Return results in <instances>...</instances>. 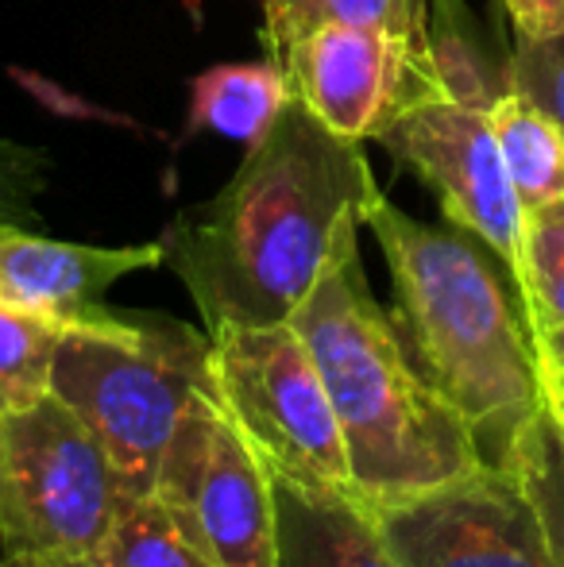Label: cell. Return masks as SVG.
Here are the masks:
<instances>
[{
    "instance_id": "obj_16",
    "label": "cell",
    "mask_w": 564,
    "mask_h": 567,
    "mask_svg": "<svg viewBox=\"0 0 564 567\" xmlns=\"http://www.w3.org/2000/svg\"><path fill=\"white\" fill-rule=\"evenodd\" d=\"M93 567H221L205 556L155 494L124 498L109 537L90 556Z\"/></svg>"
},
{
    "instance_id": "obj_23",
    "label": "cell",
    "mask_w": 564,
    "mask_h": 567,
    "mask_svg": "<svg viewBox=\"0 0 564 567\" xmlns=\"http://www.w3.org/2000/svg\"><path fill=\"white\" fill-rule=\"evenodd\" d=\"M542 398H545L550 413L561 421V429H564V371H561V367L542 363Z\"/></svg>"
},
{
    "instance_id": "obj_9",
    "label": "cell",
    "mask_w": 564,
    "mask_h": 567,
    "mask_svg": "<svg viewBox=\"0 0 564 567\" xmlns=\"http://www.w3.org/2000/svg\"><path fill=\"white\" fill-rule=\"evenodd\" d=\"M371 517L402 567H557L526 491L499 463Z\"/></svg>"
},
{
    "instance_id": "obj_19",
    "label": "cell",
    "mask_w": 564,
    "mask_h": 567,
    "mask_svg": "<svg viewBox=\"0 0 564 567\" xmlns=\"http://www.w3.org/2000/svg\"><path fill=\"white\" fill-rule=\"evenodd\" d=\"M519 301L534 332L564 324V202L526 209Z\"/></svg>"
},
{
    "instance_id": "obj_22",
    "label": "cell",
    "mask_w": 564,
    "mask_h": 567,
    "mask_svg": "<svg viewBox=\"0 0 564 567\" xmlns=\"http://www.w3.org/2000/svg\"><path fill=\"white\" fill-rule=\"evenodd\" d=\"M519 39H550L564 31V0H503Z\"/></svg>"
},
{
    "instance_id": "obj_2",
    "label": "cell",
    "mask_w": 564,
    "mask_h": 567,
    "mask_svg": "<svg viewBox=\"0 0 564 567\" xmlns=\"http://www.w3.org/2000/svg\"><path fill=\"white\" fill-rule=\"evenodd\" d=\"M368 228L394 290V329L422 379L468 421L483 460L506 467L542 410V355L499 259L460 228H433L379 197Z\"/></svg>"
},
{
    "instance_id": "obj_24",
    "label": "cell",
    "mask_w": 564,
    "mask_h": 567,
    "mask_svg": "<svg viewBox=\"0 0 564 567\" xmlns=\"http://www.w3.org/2000/svg\"><path fill=\"white\" fill-rule=\"evenodd\" d=\"M534 340H537V355H542V363L561 367V371H564V324H561V329L534 332Z\"/></svg>"
},
{
    "instance_id": "obj_8",
    "label": "cell",
    "mask_w": 564,
    "mask_h": 567,
    "mask_svg": "<svg viewBox=\"0 0 564 567\" xmlns=\"http://www.w3.org/2000/svg\"><path fill=\"white\" fill-rule=\"evenodd\" d=\"M376 143H383L402 166H410L433 189L452 228L475 236L503 262L519 293L526 205L499 155L488 105L429 90L387 120Z\"/></svg>"
},
{
    "instance_id": "obj_15",
    "label": "cell",
    "mask_w": 564,
    "mask_h": 567,
    "mask_svg": "<svg viewBox=\"0 0 564 567\" xmlns=\"http://www.w3.org/2000/svg\"><path fill=\"white\" fill-rule=\"evenodd\" d=\"M437 0H264V47L271 62L298 35L325 23L379 28L429 51V20Z\"/></svg>"
},
{
    "instance_id": "obj_25",
    "label": "cell",
    "mask_w": 564,
    "mask_h": 567,
    "mask_svg": "<svg viewBox=\"0 0 564 567\" xmlns=\"http://www.w3.org/2000/svg\"><path fill=\"white\" fill-rule=\"evenodd\" d=\"M0 567H51V564L28 560V556H0Z\"/></svg>"
},
{
    "instance_id": "obj_3",
    "label": "cell",
    "mask_w": 564,
    "mask_h": 567,
    "mask_svg": "<svg viewBox=\"0 0 564 567\" xmlns=\"http://www.w3.org/2000/svg\"><path fill=\"white\" fill-rule=\"evenodd\" d=\"M306 343L348 460V494L363 509L418 498L483 460L468 421L407 355L394 317L371 298L360 244H345L290 317Z\"/></svg>"
},
{
    "instance_id": "obj_10",
    "label": "cell",
    "mask_w": 564,
    "mask_h": 567,
    "mask_svg": "<svg viewBox=\"0 0 564 567\" xmlns=\"http://www.w3.org/2000/svg\"><path fill=\"white\" fill-rule=\"evenodd\" d=\"M275 62L286 70L294 101L352 143L379 140L407 101L437 90L425 47L379 28L325 23L294 39Z\"/></svg>"
},
{
    "instance_id": "obj_18",
    "label": "cell",
    "mask_w": 564,
    "mask_h": 567,
    "mask_svg": "<svg viewBox=\"0 0 564 567\" xmlns=\"http://www.w3.org/2000/svg\"><path fill=\"white\" fill-rule=\"evenodd\" d=\"M66 324L35 309L0 306V417L51 390V359Z\"/></svg>"
},
{
    "instance_id": "obj_1",
    "label": "cell",
    "mask_w": 564,
    "mask_h": 567,
    "mask_svg": "<svg viewBox=\"0 0 564 567\" xmlns=\"http://www.w3.org/2000/svg\"><path fill=\"white\" fill-rule=\"evenodd\" d=\"M383 197L363 143L290 101L240 171L158 236L205 329L286 324Z\"/></svg>"
},
{
    "instance_id": "obj_11",
    "label": "cell",
    "mask_w": 564,
    "mask_h": 567,
    "mask_svg": "<svg viewBox=\"0 0 564 567\" xmlns=\"http://www.w3.org/2000/svg\"><path fill=\"white\" fill-rule=\"evenodd\" d=\"M151 267H163L158 239L136 247H93L51 239L20 220H0V306L82 321L98 313L101 298L121 278Z\"/></svg>"
},
{
    "instance_id": "obj_26",
    "label": "cell",
    "mask_w": 564,
    "mask_h": 567,
    "mask_svg": "<svg viewBox=\"0 0 564 567\" xmlns=\"http://www.w3.org/2000/svg\"><path fill=\"white\" fill-rule=\"evenodd\" d=\"M51 567H93L90 560H66V564H51Z\"/></svg>"
},
{
    "instance_id": "obj_13",
    "label": "cell",
    "mask_w": 564,
    "mask_h": 567,
    "mask_svg": "<svg viewBox=\"0 0 564 567\" xmlns=\"http://www.w3.org/2000/svg\"><path fill=\"white\" fill-rule=\"evenodd\" d=\"M294 101L279 62H217L189 82V127L256 147Z\"/></svg>"
},
{
    "instance_id": "obj_6",
    "label": "cell",
    "mask_w": 564,
    "mask_h": 567,
    "mask_svg": "<svg viewBox=\"0 0 564 567\" xmlns=\"http://www.w3.org/2000/svg\"><path fill=\"white\" fill-rule=\"evenodd\" d=\"M213 398L271 478L345 491L348 460L329 390L286 324H221L209 332Z\"/></svg>"
},
{
    "instance_id": "obj_14",
    "label": "cell",
    "mask_w": 564,
    "mask_h": 567,
    "mask_svg": "<svg viewBox=\"0 0 564 567\" xmlns=\"http://www.w3.org/2000/svg\"><path fill=\"white\" fill-rule=\"evenodd\" d=\"M488 124L522 205L564 202V132L557 120L506 82L488 101Z\"/></svg>"
},
{
    "instance_id": "obj_17",
    "label": "cell",
    "mask_w": 564,
    "mask_h": 567,
    "mask_svg": "<svg viewBox=\"0 0 564 567\" xmlns=\"http://www.w3.org/2000/svg\"><path fill=\"white\" fill-rule=\"evenodd\" d=\"M506 467L514 471V478L526 491L553 560L564 567V429L545 402L519 429L511 455H506Z\"/></svg>"
},
{
    "instance_id": "obj_20",
    "label": "cell",
    "mask_w": 564,
    "mask_h": 567,
    "mask_svg": "<svg viewBox=\"0 0 564 567\" xmlns=\"http://www.w3.org/2000/svg\"><path fill=\"white\" fill-rule=\"evenodd\" d=\"M506 82L534 97L564 132V31L550 39H519Z\"/></svg>"
},
{
    "instance_id": "obj_7",
    "label": "cell",
    "mask_w": 564,
    "mask_h": 567,
    "mask_svg": "<svg viewBox=\"0 0 564 567\" xmlns=\"http://www.w3.org/2000/svg\"><path fill=\"white\" fill-rule=\"evenodd\" d=\"M166 514L221 567H275V483L213 386L182 413L151 486Z\"/></svg>"
},
{
    "instance_id": "obj_12",
    "label": "cell",
    "mask_w": 564,
    "mask_h": 567,
    "mask_svg": "<svg viewBox=\"0 0 564 567\" xmlns=\"http://www.w3.org/2000/svg\"><path fill=\"white\" fill-rule=\"evenodd\" d=\"M275 483V567H402L371 509L345 491Z\"/></svg>"
},
{
    "instance_id": "obj_4",
    "label": "cell",
    "mask_w": 564,
    "mask_h": 567,
    "mask_svg": "<svg viewBox=\"0 0 564 567\" xmlns=\"http://www.w3.org/2000/svg\"><path fill=\"white\" fill-rule=\"evenodd\" d=\"M209 386V337L171 317L101 306L62 329L51 359V394L90 425L129 498L151 494L182 413Z\"/></svg>"
},
{
    "instance_id": "obj_21",
    "label": "cell",
    "mask_w": 564,
    "mask_h": 567,
    "mask_svg": "<svg viewBox=\"0 0 564 567\" xmlns=\"http://www.w3.org/2000/svg\"><path fill=\"white\" fill-rule=\"evenodd\" d=\"M47 186V151L0 135V220H31Z\"/></svg>"
},
{
    "instance_id": "obj_27",
    "label": "cell",
    "mask_w": 564,
    "mask_h": 567,
    "mask_svg": "<svg viewBox=\"0 0 564 567\" xmlns=\"http://www.w3.org/2000/svg\"><path fill=\"white\" fill-rule=\"evenodd\" d=\"M0 421H4V417H0ZM0 556H4V553H0Z\"/></svg>"
},
{
    "instance_id": "obj_5",
    "label": "cell",
    "mask_w": 564,
    "mask_h": 567,
    "mask_svg": "<svg viewBox=\"0 0 564 567\" xmlns=\"http://www.w3.org/2000/svg\"><path fill=\"white\" fill-rule=\"evenodd\" d=\"M124 498L113 460L47 390L0 421V553L39 564L90 560Z\"/></svg>"
}]
</instances>
